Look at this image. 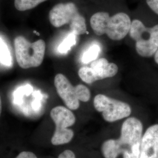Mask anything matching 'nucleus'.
Returning a JSON list of instances; mask_svg holds the SVG:
<instances>
[{
	"instance_id": "nucleus-1",
	"label": "nucleus",
	"mask_w": 158,
	"mask_h": 158,
	"mask_svg": "<svg viewBox=\"0 0 158 158\" xmlns=\"http://www.w3.org/2000/svg\"><path fill=\"white\" fill-rule=\"evenodd\" d=\"M148 127V126H147ZM147 127L135 117H128L123 123L117 139H109L102 143L101 152L104 158H139L142 138Z\"/></svg>"
},
{
	"instance_id": "nucleus-2",
	"label": "nucleus",
	"mask_w": 158,
	"mask_h": 158,
	"mask_svg": "<svg viewBox=\"0 0 158 158\" xmlns=\"http://www.w3.org/2000/svg\"><path fill=\"white\" fill-rule=\"evenodd\" d=\"M131 19L124 12L111 15L107 11H98L90 18V23L94 34L98 36L106 34L113 40H123L130 32Z\"/></svg>"
},
{
	"instance_id": "nucleus-3",
	"label": "nucleus",
	"mask_w": 158,
	"mask_h": 158,
	"mask_svg": "<svg viewBox=\"0 0 158 158\" xmlns=\"http://www.w3.org/2000/svg\"><path fill=\"white\" fill-rule=\"evenodd\" d=\"M49 20L55 28L69 25L71 31L77 35L87 32L85 17L73 1L60 2L53 6L49 12Z\"/></svg>"
},
{
	"instance_id": "nucleus-4",
	"label": "nucleus",
	"mask_w": 158,
	"mask_h": 158,
	"mask_svg": "<svg viewBox=\"0 0 158 158\" xmlns=\"http://www.w3.org/2000/svg\"><path fill=\"white\" fill-rule=\"evenodd\" d=\"M16 60L23 69L37 68L44 61L46 51L45 42L42 40L31 43L23 36H18L14 40Z\"/></svg>"
},
{
	"instance_id": "nucleus-5",
	"label": "nucleus",
	"mask_w": 158,
	"mask_h": 158,
	"mask_svg": "<svg viewBox=\"0 0 158 158\" xmlns=\"http://www.w3.org/2000/svg\"><path fill=\"white\" fill-rule=\"evenodd\" d=\"M130 37L135 42L137 53L143 57L153 56L158 50V24L145 27L141 21L135 19L131 22Z\"/></svg>"
},
{
	"instance_id": "nucleus-6",
	"label": "nucleus",
	"mask_w": 158,
	"mask_h": 158,
	"mask_svg": "<svg viewBox=\"0 0 158 158\" xmlns=\"http://www.w3.org/2000/svg\"><path fill=\"white\" fill-rule=\"evenodd\" d=\"M54 84L58 95L71 110H77L80 102H86L90 99V90L87 86L81 84L73 86L63 74H57Z\"/></svg>"
},
{
	"instance_id": "nucleus-7",
	"label": "nucleus",
	"mask_w": 158,
	"mask_h": 158,
	"mask_svg": "<svg viewBox=\"0 0 158 158\" xmlns=\"http://www.w3.org/2000/svg\"><path fill=\"white\" fill-rule=\"evenodd\" d=\"M50 115L55 125V130L51 138L52 144L58 146L72 141L74 133L69 127L73 126L76 121L72 110L63 106H56L52 109Z\"/></svg>"
},
{
	"instance_id": "nucleus-8",
	"label": "nucleus",
	"mask_w": 158,
	"mask_h": 158,
	"mask_svg": "<svg viewBox=\"0 0 158 158\" xmlns=\"http://www.w3.org/2000/svg\"><path fill=\"white\" fill-rule=\"evenodd\" d=\"M93 105L96 111L102 114L104 121L110 123L128 118L132 113L131 107L128 103L102 94L95 96Z\"/></svg>"
},
{
	"instance_id": "nucleus-9",
	"label": "nucleus",
	"mask_w": 158,
	"mask_h": 158,
	"mask_svg": "<svg viewBox=\"0 0 158 158\" xmlns=\"http://www.w3.org/2000/svg\"><path fill=\"white\" fill-rule=\"evenodd\" d=\"M118 71L117 64L109 62L106 58L102 57L92 62L90 67L80 68L78 74L83 82L90 85L98 80L113 77Z\"/></svg>"
},
{
	"instance_id": "nucleus-10",
	"label": "nucleus",
	"mask_w": 158,
	"mask_h": 158,
	"mask_svg": "<svg viewBox=\"0 0 158 158\" xmlns=\"http://www.w3.org/2000/svg\"><path fill=\"white\" fill-rule=\"evenodd\" d=\"M139 158H158V122L148 125L145 130Z\"/></svg>"
},
{
	"instance_id": "nucleus-11",
	"label": "nucleus",
	"mask_w": 158,
	"mask_h": 158,
	"mask_svg": "<svg viewBox=\"0 0 158 158\" xmlns=\"http://www.w3.org/2000/svg\"><path fill=\"white\" fill-rule=\"evenodd\" d=\"M47 1L48 0H14V6L18 11H28Z\"/></svg>"
},
{
	"instance_id": "nucleus-12",
	"label": "nucleus",
	"mask_w": 158,
	"mask_h": 158,
	"mask_svg": "<svg viewBox=\"0 0 158 158\" xmlns=\"http://www.w3.org/2000/svg\"><path fill=\"white\" fill-rule=\"evenodd\" d=\"M100 51V47L98 44H92L83 54L81 57L82 62L87 64L93 62L98 56Z\"/></svg>"
},
{
	"instance_id": "nucleus-13",
	"label": "nucleus",
	"mask_w": 158,
	"mask_h": 158,
	"mask_svg": "<svg viewBox=\"0 0 158 158\" xmlns=\"http://www.w3.org/2000/svg\"><path fill=\"white\" fill-rule=\"evenodd\" d=\"M77 35L73 32H71V33L68 35V36L61 43V44L59 46L58 50L60 53H66L69 51L71 48L76 44V37Z\"/></svg>"
},
{
	"instance_id": "nucleus-14",
	"label": "nucleus",
	"mask_w": 158,
	"mask_h": 158,
	"mask_svg": "<svg viewBox=\"0 0 158 158\" xmlns=\"http://www.w3.org/2000/svg\"><path fill=\"white\" fill-rule=\"evenodd\" d=\"M11 56L5 42L0 38V62L7 66L11 64Z\"/></svg>"
},
{
	"instance_id": "nucleus-15",
	"label": "nucleus",
	"mask_w": 158,
	"mask_h": 158,
	"mask_svg": "<svg viewBox=\"0 0 158 158\" xmlns=\"http://www.w3.org/2000/svg\"><path fill=\"white\" fill-rule=\"evenodd\" d=\"M146 4L154 13L158 15V0H146Z\"/></svg>"
},
{
	"instance_id": "nucleus-16",
	"label": "nucleus",
	"mask_w": 158,
	"mask_h": 158,
	"mask_svg": "<svg viewBox=\"0 0 158 158\" xmlns=\"http://www.w3.org/2000/svg\"><path fill=\"white\" fill-rule=\"evenodd\" d=\"M58 158H76V157L75 153L72 150L66 149L59 155Z\"/></svg>"
},
{
	"instance_id": "nucleus-17",
	"label": "nucleus",
	"mask_w": 158,
	"mask_h": 158,
	"mask_svg": "<svg viewBox=\"0 0 158 158\" xmlns=\"http://www.w3.org/2000/svg\"><path fill=\"white\" fill-rule=\"evenodd\" d=\"M16 158H38L34 153L31 152H22L20 153Z\"/></svg>"
},
{
	"instance_id": "nucleus-18",
	"label": "nucleus",
	"mask_w": 158,
	"mask_h": 158,
	"mask_svg": "<svg viewBox=\"0 0 158 158\" xmlns=\"http://www.w3.org/2000/svg\"><path fill=\"white\" fill-rule=\"evenodd\" d=\"M154 60L156 63L158 64V50L156 51L155 54L154 55Z\"/></svg>"
},
{
	"instance_id": "nucleus-19",
	"label": "nucleus",
	"mask_w": 158,
	"mask_h": 158,
	"mask_svg": "<svg viewBox=\"0 0 158 158\" xmlns=\"http://www.w3.org/2000/svg\"><path fill=\"white\" fill-rule=\"evenodd\" d=\"M2 112V102H1V95H0V116Z\"/></svg>"
}]
</instances>
